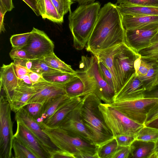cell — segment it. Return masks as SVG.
I'll return each mask as SVG.
<instances>
[{
    "mask_svg": "<svg viewBox=\"0 0 158 158\" xmlns=\"http://www.w3.org/2000/svg\"><path fill=\"white\" fill-rule=\"evenodd\" d=\"M125 31L116 4L109 2L100 9L96 24L86 45V50L94 54L125 43Z\"/></svg>",
    "mask_w": 158,
    "mask_h": 158,
    "instance_id": "6da1fadb",
    "label": "cell"
},
{
    "mask_svg": "<svg viewBox=\"0 0 158 158\" xmlns=\"http://www.w3.org/2000/svg\"><path fill=\"white\" fill-rule=\"evenodd\" d=\"M101 100L90 93L83 97L80 109L81 119L91 135L93 143L100 146L114 137L106 125L98 106Z\"/></svg>",
    "mask_w": 158,
    "mask_h": 158,
    "instance_id": "7a4b0ae2",
    "label": "cell"
},
{
    "mask_svg": "<svg viewBox=\"0 0 158 158\" xmlns=\"http://www.w3.org/2000/svg\"><path fill=\"white\" fill-rule=\"evenodd\" d=\"M100 6L99 2L79 5L69 12V26L77 50H81L86 46L97 21Z\"/></svg>",
    "mask_w": 158,
    "mask_h": 158,
    "instance_id": "3957f363",
    "label": "cell"
},
{
    "mask_svg": "<svg viewBox=\"0 0 158 158\" xmlns=\"http://www.w3.org/2000/svg\"><path fill=\"white\" fill-rule=\"evenodd\" d=\"M51 141L58 148L73 155L75 158H98V146L73 135L59 127L43 128Z\"/></svg>",
    "mask_w": 158,
    "mask_h": 158,
    "instance_id": "277c9868",
    "label": "cell"
},
{
    "mask_svg": "<svg viewBox=\"0 0 158 158\" xmlns=\"http://www.w3.org/2000/svg\"><path fill=\"white\" fill-rule=\"evenodd\" d=\"M79 66L81 70L86 73L90 81L91 93L95 94L105 103L110 104L114 102L115 92L103 79L96 56H82Z\"/></svg>",
    "mask_w": 158,
    "mask_h": 158,
    "instance_id": "5b68a950",
    "label": "cell"
},
{
    "mask_svg": "<svg viewBox=\"0 0 158 158\" xmlns=\"http://www.w3.org/2000/svg\"><path fill=\"white\" fill-rule=\"evenodd\" d=\"M98 107L114 137L127 135L136 138L139 131L144 126L131 119L109 104L101 102Z\"/></svg>",
    "mask_w": 158,
    "mask_h": 158,
    "instance_id": "8992f818",
    "label": "cell"
},
{
    "mask_svg": "<svg viewBox=\"0 0 158 158\" xmlns=\"http://www.w3.org/2000/svg\"><path fill=\"white\" fill-rule=\"evenodd\" d=\"M1 93L0 98V158H14L12 144L14 134L10 104Z\"/></svg>",
    "mask_w": 158,
    "mask_h": 158,
    "instance_id": "52a82bcc",
    "label": "cell"
},
{
    "mask_svg": "<svg viewBox=\"0 0 158 158\" xmlns=\"http://www.w3.org/2000/svg\"><path fill=\"white\" fill-rule=\"evenodd\" d=\"M140 56L138 53L125 43L122 44L120 48L114 55V66L121 89L135 73V62Z\"/></svg>",
    "mask_w": 158,
    "mask_h": 158,
    "instance_id": "ba28073f",
    "label": "cell"
},
{
    "mask_svg": "<svg viewBox=\"0 0 158 158\" xmlns=\"http://www.w3.org/2000/svg\"><path fill=\"white\" fill-rule=\"evenodd\" d=\"M157 102L158 99L144 98L114 101L109 105L135 122L144 125L148 113Z\"/></svg>",
    "mask_w": 158,
    "mask_h": 158,
    "instance_id": "9c48e42d",
    "label": "cell"
},
{
    "mask_svg": "<svg viewBox=\"0 0 158 158\" xmlns=\"http://www.w3.org/2000/svg\"><path fill=\"white\" fill-rule=\"evenodd\" d=\"M158 31V22L125 31V43L138 53L150 46L151 40Z\"/></svg>",
    "mask_w": 158,
    "mask_h": 158,
    "instance_id": "30bf717a",
    "label": "cell"
},
{
    "mask_svg": "<svg viewBox=\"0 0 158 158\" xmlns=\"http://www.w3.org/2000/svg\"><path fill=\"white\" fill-rule=\"evenodd\" d=\"M27 45L23 48L31 60L40 59L54 52L52 41L43 31L33 27Z\"/></svg>",
    "mask_w": 158,
    "mask_h": 158,
    "instance_id": "8fae6325",
    "label": "cell"
},
{
    "mask_svg": "<svg viewBox=\"0 0 158 158\" xmlns=\"http://www.w3.org/2000/svg\"><path fill=\"white\" fill-rule=\"evenodd\" d=\"M81 102L82 101L77 108L67 115L58 127L73 135L94 144L92 136L85 127L80 116V109Z\"/></svg>",
    "mask_w": 158,
    "mask_h": 158,
    "instance_id": "7c38bea8",
    "label": "cell"
},
{
    "mask_svg": "<svg viewBox=\"0 0 158 158\" xmlns=\"http://www.w3.org/2000/svg\"><path fill=\"white\" fill-rule=\"evenodd\" d=\"M15 119L22 122L34 135L49 153L50 157L51 153L58 149L44 131L39 123L31 117L23 108L15 113Z\"/></svg>",
    "mask_w": 158,
    "mask_h": 158,
    "instance_id": "4fadbf2b",
    "label": "cell"
},
{
    "mask_svg": "<svg viewBox=\"0 0 158 158\" xmlns=\"http://www.w3.org/2000/svg\"><path fill=\"white\" fill-rule=\"evenodd\" d=\"M15 120L17 128L14 136L20 140L38 158H50L49 153L34 135L22 122Z\"/></svg>",
    "mask_w": 158,
    "mask_h": 158,
    "instance_id": "5bb4252c",
    "label": "cell"
},
{
    "mask_svg": "<svg viewBox=\"0 0 158 158\" xmlns=\"http://www.w3.org/2000/svg\"><path fill=\"white\" fill-rule=\"evenodd\" d=\"M32 87L34 89L35 93L28 101L27 104L35 102L43 104L52 98L60 95L66 94L64 85L48 81L34 84Z\"/></svg>",
    "mask_w": 158,
    "mask_h": 158,
    "instance_id": "9a60e30c",
    "label": "cell"
},
{
    "mask_svg": "<svg viewBox=\"0 0 158 158\" xmlns=\"http://www.w3.org/2000/svg\"><path fill=\"white\" fill-rule=\"evenodd\" d=\"M146 90L143 83L135 73L115 96L114 102L144 98Z\"/></svg>",
    "mask_w": 158,
    "mask_h": 158,
    "instance_id": "2e32d148",
    "label": "cell"
},
{
    "mask_svg": "<svg viewBox=\"0 0 158 158\" xmlns=\"http://www.w3.org/2000/svg\"><path fill=\"white\" fill-rule=\"evenodd\" d=\"M76 71L77 75L64 85L67 94L70 98L83 97L89 94L91 84L86 73Z\"/></svg>",
    "mask_w": 158,
    "mask_h": 158,
    "instance_id": "e0dca14e",
    "label": "cell"
},
{
    "mask_svg": "<svg viewBox=\"0 0 158 158\" xmlns=\"http://www.w3.org/2000/svg\"><path fill=\"white\" fill-rule=\"evenodd\" d=\"M1 88L5 94V97L9 102L14 89L18 86V77L15 69L13 62L9 64H3L0 72Z\"/></svg>",
    "mask_w": 158,
    "mask_h": 158,
    "instance_id": "ac0fdd59",
    "label": "cell"
},
{
    "mask_svg": "<svg viewBox=\"0 0 158 158\" xmlns=\"http://www.w3.org/2000/svg\"><path fill=\"white\" fill-rule=\"evenodd\" d=\"M82 100L81 97L70 98L42 127V128H53L58 127L67 115L78 106Z\"/></svg>",
    "mask_w": 158,
    "mask_h": 158,
    "instance_id": "d6986e66",
    "label": "cell"
},
{
    "mask_svg": "<svg viewBox=\"0 0 158 158\" xmlns=\"http://www.w3.org/2000/svg\"><path fill=\"white\" fill-rule=\"evenodd\" d=\"M35 93L32 86H18L13 91L9 102L11 111L16 113L22 109Z\"/></svg>",
    "mask_w": 158,
    "mask_h": 158,
    "instance_id": "ffe728a7",
    "label": "cell"
},
{
    "mask_svg": "<svg viewBox=\"0 0 158 158\" xmlns=\"http://www.w3.org/2000/svg\"><path fill=\"white\" fill-rule=\"evenodd\" d=\"M122 44L100 51L93 54L95 55L98 59L102 61L110 72L114 85L115 95L121 89L114 66L113 59L114 55L118 51Z\"/></svg>",
    "mask_w": 158,
    "mask_h": 158,
    "instance_id": "44dd1931",
    "label": "cell"
},
{
    "mask_svg": "<svg viewBox=\"0 0 158 158\" xmlns=\"http://www.w3.org/2000/svg\"><path fill=\"white\" fill-rule=\"evenodd\" d=\"M70 98L67 94L56 96L43 104L42 114L37 121L41 127Z\"/></svg>",
    "mask_w": 158,
    "mask_h": 158,
    "instance_id": "7402d4cb",
    "label": "cell"
},
{
    "mask_svg": "<svg viewBox=\"0 0 158 158\" xmlns=\"http://www.w3.org/2000/svg\"><path fill=\"white\" fill-rule=\"evenodd\" d=\"M155 143L135 139L130 146L128 158H154Z\"/></svg>",
    "mask_w": 158,
    "mask_h": 158,
    "instance_id": "603a6c76",
    "label": "cell"
},
{
    "mask_svg": "<svg viewBox=\"0 0 158 158\" xmlns=\"http://www.w3.org/2000/svg\"><path fill=\"white\" fill-rule=\"evenodd\" d=\"M121 17L123 25L125 31L135 29L152 23L158 22V15H121Z\"/></svg>",
    "mask_w": 158,
    "mask_h": 158,
    "instance_id": "cb8c5ba5",
    "label": "cell"
},
{
    "mask_svg": "<svg viewBox=\"0 0 158 158\" xmlns=\"http://www.w3.org/2000/svg\"><path fill=\"white\" fill-rule=\"evenodd\" d=\"M36 6L40 15L43 19L61 24L64 22L58 14L51 0H36Z\"/></svg>",
    "mask_w": 158,
    "mask_h": 158,
    "instance_id": "d4e9b609",
    "label": "cell"
},
{
    "mask_svg": "<svg viewBox=\"0 0 158 158\" xmlns=\"http://www.w3.org/2000/svg\"><path fill=\"white\" fill-rule=\"evenodd\" d=\"M117 5L121 15H158V7L125 5Z\"/></svg>",
    "mask_w": 158,
    "mask_h": 158,
    "instance_id": "484cf974",
    "label": "cell"
},
{
    "mask_svg": "<svg viewBox=\"0 0 158 158\" xmlns=\"http://www.w3.org/2000/svg\"><path fill=\"white\" fill-rule=\"evenodd\" d=\"M51 67L57 70L72 74H77L71 66L60 60L53 52L40 59Z\"/></svg>",
    "mask_w": 158,
    "mask_h": 158,
    "instance_id": "4316f807",
    "label": "cell"
},
{
    "mask_svg": "<svg viewBox=\"0 0 158 158\" xmlns=\"http://www.w3.org/2000/svg\"><path fill=\"white\" fill-rule=\"evenodd\" d=\"M77 74H72L60 71H57L42 74L47 81L58 84L64 85L75 77Z\"/></svg>",
    "mask_w": 158,
    "mask_h": 158,
    "instance_id": "83f0119b",
    "label": "cell"
},
{
    "mask_svg": "<svg viewBox=\"0 0 158 158\" xmlns=\"http://www.w3.org/2000/svg\"><path fill=\"white\" fill-rule=\"evenodd\" d=\"M12 148L14 152V158H38L18 139L14 136Z\"/></svg>",
    "mask_w": 158,
    "mask_h": 158,
    "instance_id": "f1b7e54d",
    "label": "cell"
},
{
    "mask_svg": "<svg viewBox=\"0 0 158 158\" xmlns=\"http://www.w3.org/2000/svg\"><path fill=\"white\" fill-rule=\"evenodd\" d=\"M118 146L114 137L102 145L98 147L97 150L98 158H112Z\"/></svg>",
    "mask_w": 158,
    "mask_h": 158,
    "instance_id": "f546056e",
    "label": "cell"
},
{
    "mask_svg": "<svg viewBox=\"0 0 158 158\" xmlns=\"http://www.w3.org/2000/svg\"><path fill=\"white\" fill-rule=\"evenodd\" d=\"M136 139L156 143L158 139V129L144 125L139 131Z\"/></svg>",
    "mask_w": 158,
    "mask_h": 158,
    "instance_id": "4dcf8cb0",
    "label": "cell"
},
{
    "mask_svg": "<svg viewBox=\"0 0 158 158\" xmlns=\"http://www.w3.org/2000/svg\"><path fill=\"white\" fill-rule=\"evenodd\" d=\"M141 58L149 61L158 62V42L138 52Z\"/></svg>",
    "mask_w": 158,
    "mask_h": 158,
    "instance_id": "1f68e13d",
    "label": "cell"
},
{
    "mask_svg": "<svg viewBox=\"0 0 158 158\" xmlns=\"http://www.w3.org/2000/svg\"><path fill=\"white\" fill-rule=\"evenodd\" d=\"M60 16L64 19V15L71 12V6L74 3L72 0H51Z\"/></svg>",
    "mask_w": 158,
    "mask_h": 158,
    "instance_id": "d6a6232c",
    "label": "cell"
},
{
    "mask_svg": "<svg viewBox=\"0 0 158 158\" xmlns=\"http://www.w3.org/2000/svg\"><path fill=\"white\" fill-rule=\"evenodd\" d=\"M31 34L30 32L11 36L10 41L13 48H22L25 46L28 42Z\"/></svg>",
    "mask_w": 158,
    "mask_h": 158,
    "instance_id": "836d02e7",
    "label": "cell"
},
{
    "mask_svg": "<svg viewBox=\"0 0 158 158\" xmlns=\"http://www.w3.org/2000/svg\"><path fill=\"white\" fill-rule=\"evenodd\" d=\"M33 66L31 71L42 75L44 73L59 71L49 66L41 59L32 60Z\"/></svg>",
    "mask_w": 158,
    "mask_h": 158,
    "instance_id": "e575fe53",
    "label": "cell"
},
{
    "mask_svg": "<svg viewBox=\"0 0 158 158\" xmlns=\"http://www.w3.org/2000/svg\"><path fill=\"white\" fill-rule=\"evenodd\" d=\"M43 106V104L34 102L27 104L23 108L31 117L37 121L42 114Z\"/></svg>",
    "mask_w": 158,
    "mask_h": 158,
    "instance_id": "d590c367",
    "label": "cell"
},
{
    "mask_svg": "<svg viewBox=\"0 0 158 158\" xmlns=\"http://www.w3.org/2000/svg\"><path fill=\"white\" fill-rule=\"evenodd\" d=\"M116 4L158 7V0H117Z\"/></svg>",
    "mask_w": 158,
    "mask_h": 158,
    "instance_id": "8d00e7d4",
    "label": "cell"
},
{
    "mask_svg": "<svg viewBox=\"0 0 158 158\" xmlns=\"http://www.w3.org/2000/svg\"><path fill=\"white\" fill-rule=\"evenodd\" d=\"M151 62V66L146 74L142 77H139L143 83L146 90L150 88L155 78L156 71L157 62Z\"/></svg>",
    "mask_w": 158,
    "mask_h": 158,
    "instance_id": "74e56055",
    "label": "cell"
},
{
    "mask_svg": "<svg viewBox=\"0 0 158 158\" xmlns=\"http://www.w3.org/2000/svg\"><path fill=\"white\" fill-rule=\"evenodd\" d=\"M98 59L100 73L103 79L114 90V85L110 72L102 61Z\"/></svg>",
    "mask_w": 158,
    "mask_h": 158,
    "instance_id": "f35d334b",
    "label": "cell"
},
{
    "mask_svg": "<svg viewBox=\"0 0 158 158\" xmlns=\"http://www.w3.org/2000/svg\"><path fill=\"white\" fill-rule=\"evenodd\" d=\"M151 62L140 58L138 63L135 74L139 78L145 76L150 69Z\"/></svg>",
    "mask_w": 158,
    "mask_h": 158,
    "instance_id": "ab89813d",
    "label": "cell"
},
{
    "mask_svg": "<svg viewBox=\"0 0 158 158\" xmlns=\"http://www.w3.org/2000/svg\"><path fill=\"white\" fill-rule=\"evenodd\" d=\"M11 59L31 60L27 52L23 48H13L9 53Z\"/></svg>",
    "mask_w": 158,
    "mask_h": 158,
    "instance_id": "60d3db41",
    "label": "cell"
},
{
    "mask_svg": "<svg viewBox=\"0 0 158 158\" xmlns=\"http://www.w3.org/2000/svg\"><path fill=\"white\" fill-rule=\"evenodd\" d=\"M118 146H130L136 139L133 136L127 135H120L115 137Z\"/></svg>",
    "mask_w": 158,
    "mask_h": 158,
    "instance_id": "b9f144b4",
    "label": "cell"
},
{
    "mask_svg": "<svg viewBox=\"0 0 158 158\" xmlns=\"http://www.w3.org/2000/svg\"><path fill=\"white\" fill-rule=\"evenodd\" d=\"M130 151V146H118L112 158H128Z\"/></svg>",
    "mask_w": 158,
    "mask_h": 158,
    "instance_id": "7bdbcfd3",
    "label": "cell"
},
{
    "mask_svg": "<svg viewBox=\"0 0 158 158\" xmlns=\"http://www.w3.org/2000/svg\"><path fill=\"white\" fill-rule=\"evenodd\" d=\"M75 158V157L70 153L59 149L54 151L51 154L50 158Z\"/></svg>",
    "mask_w": 158,
    "mask_h": 158,
    "instance_id": "ee69618b",
    "label": "cell"
},
{
    "mask_svg": "<svg viewBox=\"0 0 158 158\" xmlns=\"http://www.w3.org/2000/svg\"><path fill=\"white\" fill-rule=\"evenodd\" d=\"M144 98L158 99V85L146 90L144 93Z\"/></svg>",
    "mask_w": 158,
    "mask_h": 158,
    "instance_id": "f6af8a7d",
    "label": "cell"
},
{
    "mask_svg": "<svg viewBox=\"0 0 158 158\" xmlns=\"http://www.w3.org/2000/svg\"><path fill=\"white\" fill-rule=\"evenodd\" d=\"M13 60L14 64L20 65L25 67L29 70L31 71L33 64L32 60L15 59Z\"/></svg>",
    "mask_w": 158,
    "mask_h": 158,
    "instance_id": "bcb514c9",
    "label": "cell"
},
{
    "mask_svg": "<svg viewBox=\"0 0 158 158\" xmlns=\"http://www.w3.org/2000/svg\"><path fill=\"white\" fill-rule=\"evenodd\" d=\"M157 117H158V102L152 107L149 111L147 115L145 124Z\"/></svg>",
    "mask_w": 158,
    "mask_h": 158,
    "instance_id": "7dc6e473",
    "label": "cell"
},
{
    "mask_svg": "<svg viewBox=\"0 0 158 158\" xmlns=\"http://www.w3.org/2000/svg\"><path fill=\"white\" fill-rule=\"evenodd\" d=\"M15 70L18 78L28 75L31 72L24 67L19 64H14Z\"/></svg>",
    "mask_w": 158,
    "mask_h": 158,
    "instance_id": "c3c4849f",
    "label": "cell"
},
{
    "mask_svg": "<svg viewBox=\"0 0 158 158\" xmlns=\"http://www.w3.org/2000/svg\"><path fill=\"white\" fill-rule=\"evenodd\" d=\"M28 75L33 85L39 82L47 81L42 75L36 73L31 71Z\"/></svg>",
    "mask_w": 158,
    "mask_h": 158,
    "instance_id": "681fc988",
    "label": "cell"
},
{
    "mask_svg": "<svg viewBox=\"0 0 158 158\" xmlns=\"http://www.w3.org/2000/svg\"><path fill=\"white\" fill-rule=\"evenodd\" d=\"M7 11L2 4L0 2V32L5 31L4 24V18L6 12Z\"/></svg>",
    "mask_w": 158,
    "mask_h": 158,
    "instance_id": "f907efd6",
    "label": "cell"
},
{
    "mask_svg": "<svg viewBox=\"0 0 158 158\" xmlns=\"http://www.w3.org/2000/svg\"><path fill=\"white\" fill-rule=\"evenodd\" d=\"M18 86H32L33 85L28 75L18 78Z\"/></svg>",
    "mask_w": 158,
    "mask_h": 158,
    "instance_id": "816d5d0a",
    "label": "cell"
},
{
    "mask_svg": "<svg viewBox=\"0 0 158 158\" xmlns=\"http://www.w3.org/2000/svg\"><path fill=\"white\" fill-rule=\"evenodd\" d=\"M22 0L31 8L37 16L40 15V13L37 9L36 0Z\"/></svg>",
    "mask_w": 158,
    "mask_h": 158,
    "instance_id": "f5cc1de1",
    "label": "cell"
},
{
    "mask_svg": "<svg viewBox=\"0 0 158 158\" xmlns=\"http://www.w3.org/2000/svg\"><path fill=\"white\" fill-rule=\"evenodd\" d=\"M0 2L4 6L7 11H11L14 7L12 0H0Z\"/></svg>",
    "mask_w": 158,
    "mask_h": 158,
    "instance_id": "db71d44e",
    "label": "cell"
},
{
    "mask_svg": "<svg viewBox=\"0 0 158 158\" xmlns=\"http://www.w3.org/2000/svg\"><path fill=\"white\" fill-rule=\"evenodd\" d=\"M144 125L158 129V117L145 123Z\"/></svg>",
    "mask_w": 158,
    "mask_h": 158,
    "instance_id": "11a10c76",
    "label": "cell"
},
{
    "mask_svg": "<svg viewBox=\"0 0 158 158\" xmlns=\"http://www.w3.org/2000/svg\"><path fill=\"white\" fill-rule=\"evenodd\" d=\"M95 0H72L73 1L78 2L79 5H85L94 2Z\"/></svg>",
    "mask_w": 158,
    "mask_h": 158,
    "instance_id": "9f6ffc18",
    "label": "cell"
},
{
    "mask_svg": "<svg viewBox=\"0 0 158 158\" xmlns=\"http://www.w3.org/2000/svg\"><path fill=\"white\" fill-rule=\"evenodd\" d=\"M156 62V71L155 76L149 89L155 85H158V62Z\"/></svg>",
    "mask_w": 158,
    "mask_h": 158,
    "instance_id": "6f0895ef",
    "label": "cell"
},
{
    "mask_svg": "<svg viewBox=\"0 0 158 158\" xmlns=\"http://www.w3.org/2000/svg\"><path fill=\"white\" fill-rule=\"evenodd\" d=\"M154 158H158V139L155 143Z\"/></svg>",
    "mask_w": 158,
    "mask_h": 158,
    "instance_id": "680465c9",
    "label": "cell"
},
{
    "mask_svg": "<svg viewBox=\"0 0 158 158\" xmlns=\"http://www.w3.org/2000/svg\"><path fill=\"white\" fill-rule=\"evenodd\" d=\"M158 42V31L151 40L152 44Z\"/></svg>",
    "mask_w": 158,
    "mask_h": 158,
    "instance_id": "91938a15",
    "label": "cell"
},
{
    "mask_svg": "<svg viewBox=\"0 0 158 158\" xmlns=\"http://www.w3.org/2000/svg\"><path fill=\"white\" fill-rule=\"evenodd\" d=\"M156 118H157V117H156Z\"/></svg>",
    "mask_w": 158,
    "mask_h": 158,
    "instance_id": "94428289",
    "label": "cell"
}]
</instances>
